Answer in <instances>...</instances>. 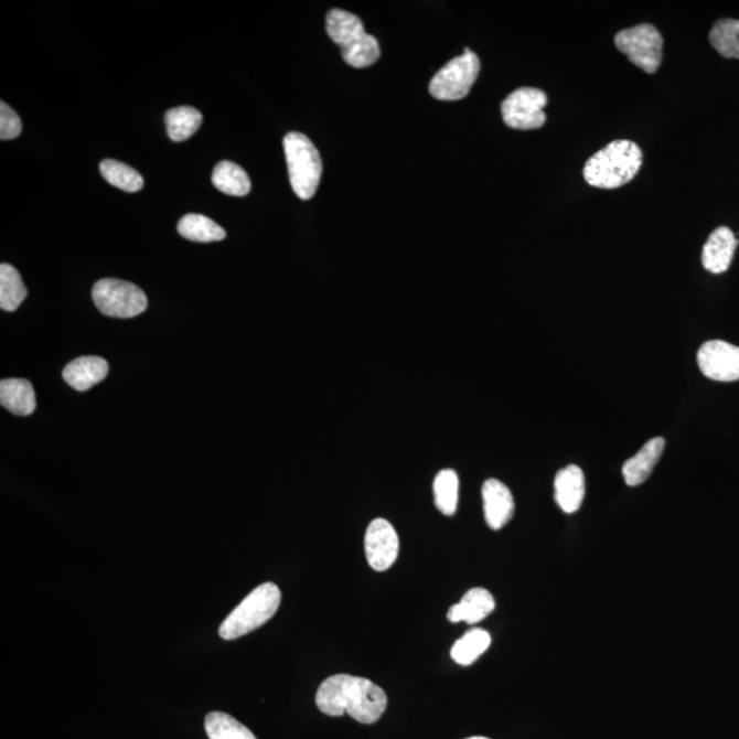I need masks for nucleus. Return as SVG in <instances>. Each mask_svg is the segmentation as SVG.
<instances>
[{
  "instance_id": "f257e3e1",
  "label": "nucleus",
  "mask_w": 739,
  "mask_h": 739,
  "mask_svg": "<svg viewBox=\"0 0 739 739\" xmlns=\"http://www.w3.org/2000/svg\"><path fill=\"white\" fill-rule=\"evenodd\" d=\"M317 707L328 716L349 714L363 725L384 715L388 697L372 681L346 674L329 676L317 692Z\"/></svg>"
},
{
  "instance_id": "f03ea898",
  "label": "nucleus",
  "mask_w": 739,
  "mask_h": 739,
  "mask_svg": "<svg viewBox=\"0 0 739 739\" xmlns=\"http://www.w3.org/2000/svg\"><path fill=\"white\" fill-rule=\"evenodd\" d=\"M641 164L639 144L630 140H617L589 159L583 168V178L591 186L617 190L635 178Z\"/></svg>"
},
{
  "instance_id": "7ed1b4c3",
  "label": "nucleus",
  "mask_w": 739,
  "mask_h": 739,
  "mask_svg": "<svg viewBox=\"0 0 739 739\" xmlns=\"http://www.w3.org/2000/svg\"><path fill=\"white\" fill-rule=\"evenodd\" d=\"M329 38L339 45L344 61L356 69H365L379 60L378 40L368 35L360 17L349 11L333 9L326 17Z\"/></svg>"
},
{
  "instance_id": "20e7f679",
  "label": "nucleus",
  "mask_w": 739,
  "mask_h": 739,
  "mask_svg": "<svg viewBox=\"0 0 739 739\" xmlns=\"http://www.w3.org/2000/svg\"><path fill=\"white\" fill-rule=\"evenodd\" d=\"M280 604L281 590L278 589L277 585L271 582L260 585L221 624V639L226 641L240 639V636L264 626L267 621L276 615Z\"/></svg>"
},
{
  "instance_id": "39448f33",
  "label": "nucleus",
  "mask_w": 739,
  "mask_h": 739,
  "mask_svg": "<svg viewBox=\"0 0 739 739\" xmlns=\"http://www.w3.org/2000/svg\"><path fill=\"white\" fill-rule=\"evenodd\" d=\"M289 180L301 201L315 195L322 178V159L307 136L291 132L283 138Z\"/></svg>"
},
{
  "instance_id": "423d86ee",
  "label": "nucleus",
  "mask_w": 739,
  "mask_h": 739,
  "mask_svg": "<svg viewBox=\"0 0 739 739\" xmlns=\"http://www.w3.org/2000/svg\"><path fill=\"white\" fill-rule=\"evenodd\" d=\"M481 62L470 49L463 55L449 61L437 72L429 85V93L435 99L453 101L465 98L480 76Z\"/></svg>"
},
{
  "instance_id": "0eeeda50",
  "label": "nucleus",
  "mask_w": 739,
  "mask_h": 739,
  "mask_svg": "<svg viewBox=\"0 0 739 739\" xmlns=\"http://www.w3.org/2000/svg\"><path fill=\"white\" fill-rule=\"evenodd\" d=\"M93 299L101 314L113 318H133L148 307L147 296L132 282L105 278L95 283Z\"/></svg>"
},
{
  "instance_id": "6e6552de",
  "label": "nucleus",
  "mask_w": 739,
  "mask_h": 739,
  "mask_svg": "<svg viewBox=\"0 0 739 739\" xmlns=\"http://www.w3.org/2000/svg\"><path fill=\"white\" fill-rule=\"evenodd\" d=\"M615 45L631 64L647 74L658 71L663 61V36L657 28L641 24L618 33Z\"/></svg>"
},
{
  "instance_id": "1a4fd4ad",
  "label": "nucleus",
  "mask_w": 739,
  "mask_h": 739,
  "mask_svg": "<svg viewBox=\"0 0 739 739\" xmlns=\"http://www.w3.org/2000/svg\"><path fill=\"white\" fill-rule=\"evenodd\" d=\"M547 104L548 96L542 89H516L502 104L504 122L513 129H539L547 122L544 111Z\"/></svg>"
},
{
  "instance_id": "9d476101",
  "label": "nucleus",
  "mask_w": 739,
  "mask_h": 739,
  "mask_svg": "<svg viewBox=\"0 0 739 739\" xmlns=\"http://www.w3.org/2000/svg\"><path fill=\"white\" fill-rule=\"evenodd\" d=\"M698 367L705 377L719 383L739 379V346L714 340L701 345L697 354Z\"/></svg>"
},
{
  "instance_id": "9b49d317",
  "label": "nucleus",
  "mask_w": 739,
  "mask_h": 739,
  "mask_svg": "<svg viewBox=\"0 0 739 739\" xmlns=\"http://www.w3.org/2000/svg\"><path fill=\"white\" fill-rule=\"evenodd\" d=\"M399 536L390 522L374 520L365 536V553L370 567L375 571H386L399 556Z\"/></svg>"
},
{
  "instance_id": "f8f14e48",
  "label": "nucleus",
  "mask_w": 739,
  "mask_h": 739,
  "mask_svg": "<svg viewBox=\"0 0 739 739\" xmlns=\"http://www.w3.org/2000/svg\"><path fill=\"white\" fill-rule=\"evenodd\" d=\"M483 513L488 526L492 531H500L513 520L515 502L513 493L497 480H488L482 486Z\"/></svg>"
},
{
  "instance_id": "ddd939ff",
  "label": "nucleus",
  "mask_w": 739,
  "mask_h": 739,
  "mask_svg": "<svg viewBox=\"0 0 739 739\" xmlns=\"http://www.w3.org/2000/svg\"><path fill=\"white\" fill-rule=\"evenodd\" d=\"M737 246V237L729 227L721 226L710 233L703 249L701 259L705 270L714 275H721L729 270Z\"/></svg>"
},
{
  "instance_id": "4468645a",
  "label": "nucleus",
  "mask_w": 739,
  "mask_h": 739,
  "mask_svg": "<svg viewBox=\"0 0 739 739\" xmlns=\"http://www.w3.org/2000/svg\"><path fill=\"white\" fill-rule=\"evenodd\" d=\"M585 497L583 471L576 464L567 465L555 479V500L566 514L577 513Z\"/></svg>"
},
{
  "instance_id": "2eb2a0df",
  "label": "nucleus",
  "mask_w": 739,
  "mask_h": 739,
  "mask_svg": "<svg viewBox=\"0 0 739 739\" xmlns=\"http://www.w3.org/2000/svg\"><path fill=\"white\" fill-rule=\"evenodd\" d=\"M109 374V363L99 356H82L64 368V379L73 389L85 392L101 383Z\"/></svg>"
},
{
  "instance_id": "dca6fc26",
  "label": "nucleus",
  "mask_w": 739,
  "mask_h": 739,
  "mask_svg": "<svg viewBox=\"0 0 739 739\" xmlns=\"http://www.w3.org/2000/svg\"><path fill=\"white\" fill-rule=\"evenodd\" d=\"M496 607L494 597L486 589L474 588L463 596L458 604L449 608L448 621L474 624L483 621Z\"/></svg>"
},
{
  "instance_id": "f3484780",
  "label": "nucleus",
  "mask_w": 739,
  "mask_h": 739,
  "mask_svg": "<svg viewBox=\"0 0 739 739\" xmlns=\"http://www.w3.org/2000/svg\"><path fill=\"white\" fill-rule=\"evenodd\" d=\"M665 447L663 437L647 441L641 451L623 464L622 473L629 486H639L644 483L655 470Z\"/></svg>"
},
{
  "instance_id": "a211bd4d",
  "label": "nucleus",
  "mask_w": 739,
  "mask_h": 739,
  "mask_svg": "<svg viewBox=\"0 0 739 739\" xmlns=\"http://www.w3.org/2000/svg\"><path fill=\"white\" fill-rule=\"evenodd\" d=\"M0 405L19 417H26L36 409V395L28 379L9 378L0 383Z\"/></svg>"
},
{
  "instance_id": "6ab92c4d",
  "label": "nucleus",
  "mask_w": 739,
  "mask_h": 739,
  "mask_svg": "<svg viewBox=\"0 0 739 739\" xmlns=\"http://www.w3.org/2000/svg\"><path fill=\"white\" fill-rule=\"evenodd\" d=\"M212 180L214 186L226 195L246 196L251 191V181L246 170L229 161L219 162L215 167Z\"/></svg>"
},
{
  "instance_id": "aec40b11",
  "label": "nucleus",
  "mask_w": 739,
  "mask_h": 739,
  "mask_svg": "<svg viewBox=\"0 0 739 739\" xmlns=\"http://www.w3.org/2000/svg\"><path fill=\"white\" fill-rule=\"evenodd\" d=\"M178 229L186 240L196 243L221 242L226 237L225 229L217 222L201 214H186L180 219Z\"/></svg>"
},
{
  "instance_id": "412c9836",
  "label": "nucleus",
  "mask_w": 739,
  "mask_h": 739,
  "mask_svg": "<svg viewBox=\"0 0 739 739\" xmlns=\"http://www.w3.org/2000/svg\"><path fill=\"white\" fill-rule=\"evenodd\" d=\"M169 138L173 141H185L197 132L203 122L202 113L190 106L175 107L164 116Z\"/></svg>"
},
{
  "instance_id": "4be33fe9",
  "label": "nucleus",
  "mask_w": 739,
  "mask_h": 739,
  "mask_svg": "<svg viewBox=\"0 0 739 739\" xmlns=\"http://www.w3.org/2000/svg\"><path fill=\"white\" fill-rule=\"evenodd\" d=\"M28 289L21 275L9 264L0 266V307L3 311H15L26 299Z\"/></svg>"
},
{
  "instance_id": "5701e85b",
  "label": "nucleus",
  "mask_w": 739,
  "mask_h": 739,
  "mask_svg": "<svg viewBox=\"0 0 739 739\" xmlns=\"http://www.w3.org/2000/svg\"><path fill=\"white\" fill-rule=\"evenodd\" d=\"M491 634L482 629H473L468 631L462 639L454 642L452 646L451 656L453 662L460 665L473 664L483 652L491 646Z\"/></svg>"
},
{
  "instance_id": "b1692460",
  "label": "nucleus",
  "mask_w": 739,
  "mask_h": 739,
  "mask_svg": "<svg viewBox=\"0 0 739 739\" xmlns=\"http://www.w3.org/2000/svg\"><path fill=\"white\" fill-rule=\"evenodd\" d=\"M204 729L208 739H257L248 727L224 713H210Z\"/></svg>"
},
{
  "instance_id": "393cba45",
  "label": "nucleus",
  "mask_w": 739,
  "mask_h": 739,
  "mask_svg": "<svg viewBox=\"0 0 739 739\" xmlns=\"http://www.w3.org/2000/svg\"><path fill=\"white\" fill-rule=\"evenodd\" d=\"M435 503L443 515L457 513L459 502V476L453 470H441L433 483Z\"/></svg>"
},
{
  "instance_id": "a878e982",
  "label": "nucleus",
  "mask_w": 739,
  "mask_h": 739,
  "mask_svg": "<svg viewBox=\"0 0 739 739\" xmlns=\"http://www.w3.org/2000/svg\"><path fill=\"white\" fill-rule=\"evenodd\" d=\"M100 173L107 183L125 192H139L144 186V180L138 170L114 159H105L100 163Z\"/></svg>"
},
{
  "instance_id": "bb28decb",
  "label": "nucleus",
  "mask_w": 739,
  "mask_h": 739,
  "mask_svg": "<svg viewBox=\"0 0 739 739\" xmlns=\"http://www.w3.org/2000/svg\"><path fill=\"white\" fill-rule=\"evenodd\" d=\"M709 42L721 56L739 60V20L724 19L716 22Z\"/></svg>"
},
{
  "instance_id": "cd10ccee",
  "label": "nucleus",
  "mask_w": 739,
  "mask_h": 739,
  "mask_svg": "<svg viewBox=\"0 0 739 739\" xmlns=\"http://www.w3.org/2000/svg\"><path fill=\"white\" fill-rule=\"evenodd\" d=\"M22 132V122L17 114L4 101L0 104V139L13 140L19 138Z\"/></svg>"
},
{
  "instance_id": "c85d7f7f",
  "label": "nucleus",
  "mask_w": 739,
  "mask_h": 739,
  "mask_svg": "<svg viewBox=\"0 0 739 739\" xmlns=\"http://www.w3.org/2000/svg\"><path fill=\"white\" fill-rule=\"evenodd\" d=\"M468 739H489V738H485V737H471V738H468Z\"/></svg>"
}]
</instances>
